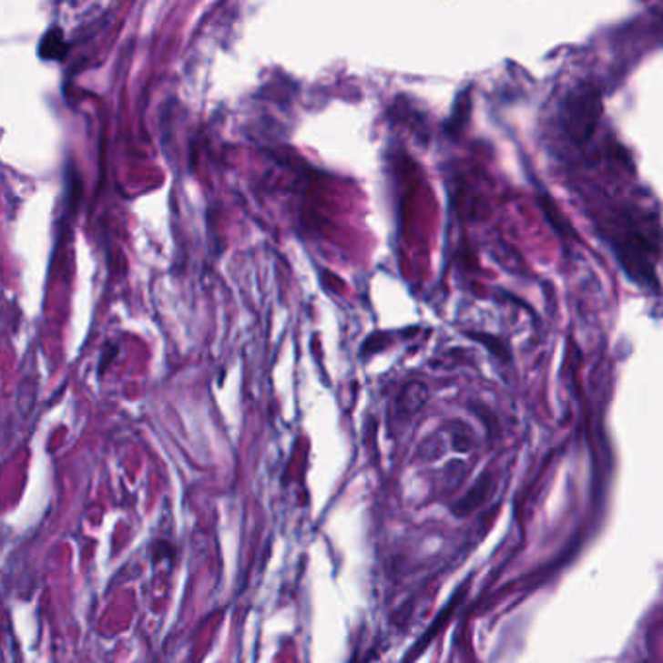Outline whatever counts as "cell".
<instances>
[{
    "label": "cell",
    "instance_id": "2",
    "mask_svg": "<svg viewBox=\"0 0 663 663\" xmlns=\"http://www.w3.org/2000/svg\"><path fill=\"white\" fill-rule=\"evenodd\" d=\"M61 47H65L63 34H61V30H56L55 27V30L43 36L39 53H41V56H47V59H61V56L65 55V49H61Z\"/></svg>",
    "mask_w": 663,
    "mask_h": 663
},
{
    "label": "cell",
    "instance_id": "1",
    "mask_svg": "<svg viewBox=\"0 0 663 663\" xmlns=\"http://www.w3.org/2000/svg\"><path fill=\"white\" fill-rule=\"evenodd\" d=\"M426 401V387L423 383H409L399 395V409L405 414L419 411Z\"/></svg>",
    "mask_w": 663,
    "mask_h": 663
}]
</instances>
